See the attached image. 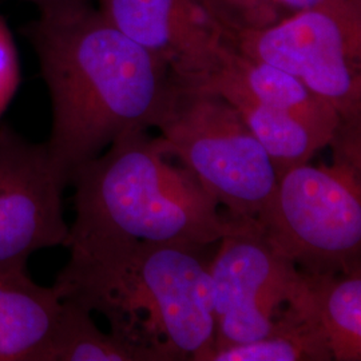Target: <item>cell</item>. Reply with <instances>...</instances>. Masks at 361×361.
<instances>
[{"instance_id": "7c38bea8", "label": "cell", "mask_w": 361, "mask_h": 361, "mask_svg": "<svg viewBox=\"0 0 361 361\" xmlns=\"http://www.w3.org/2000/svg\"><path fill=\"white\" fill-rule=\"evenodd\" d=\"M298 298L316 320L336 361L361 360V268L347 273L301 271Z\"/></svg>"}, {"instance_id": "30bf717a", "label": "cell", "mask_w": 361, "mask_h": 361, "mask_svg": "<svg viewBox=\"0 0 361 361\" xmlns=\"http://www.w3.org/2000/svg\"><path fill=\"white\" fill-rule=\"evenodd\" d=\"M188 82L241 91L258 104L296 116L328 141H331L340 121L335 107L296 77L250 59L224 42L207 74Z\"/></svg>"}, {"instance_id": "52a82bcc", "label": "cell", "mask_w": 361, "mask_h": 361, "mask_svg": "<svg viewBox=\"0 0 361 361\" xmlns=\"http://www.w3.org/2000/svg\"><path fill=\"white\" fill-rule=\"evenodd\" d=\"M219 243L209 264L216 322L213 348L268 335L301 283V271L269 244L256 221H247Z\"/></svg>"}, {"instance_id": "5bb4252c", "label": "cell", "mask_w": 361, "mask_h": 361, "mask_svg": "<svg viewBox=\"0 0 361 361\" xmlns=\"http://www.w3.org/2000/svg\"><path fill=\"white\" fill-rule=\"evenodd\" d=\"M201 86L216 91L238 111L247 129L269 155L277 177L288 169L310 164L320 149L329 145L326 138L296 116L258 104L241 91L226 86Z\"/></svg>"}, {"instance_id": "5b68a950", "label": "cell", "mask_w": 361, "mask_h": 361, "mask_svg": "<svg viewBox=\"0 0 361 361\" xmlns=\"http://www.w3.org/2000/svg\"><path fill=\"white\" fill-rule=\"evenodd\" d=\"M258 228L277 252L305 273L361 268V176L335 164L279 174Z\"/></svg>"}, {"instance_id": "9c48e42d", "label": "cell", "mask_w": 361, "mask_h": 361, "mask_svg": "<svg viewBox=\"0 0 361 361\" xmlns=\"http://www.w3.org/2000/svg\"><path fill=\"white\" fill-rule=\"evenodd\" d=\"M104 18L128 38L168 63L183 80L207 74L222 31L205 0H94Z\"/></svg>"}, {"instance_id": "2e32d148", "label": "cell", "mask_w": 361, "mask_h": 361, "mask_svg": "<svg viewBox=\"0 0 361 361\" xmlns=\"http://www.w3.org/2000/svg\"><path fill=\"white\" fill-rule=\"evenodd\" d=\"M326 0H205L221 28L255 30L277 25Z\"/></svg>"}, {"instance_id": "8992f818", "label": "cell", "mask_w": 361, "mask_h": 361, "mask_svg": "<svg viewBox=\"0 0 361 361\" xmlns=\"http://www.w3.org/2000/svg\"><path fill=\"white\" fill-rule=\"evenodd\" d=\"M243 55L301 80L341 119L361 118V0H326L265 28H221Z\"/></svg>"}, {"instance_id": "ba28073f", "label": "cell", "mask_w": 361, "mask_h": 361, "mask_svg": "<svg viewBox=\"0 0 361 361\" xmlns=\"http://www.w3.org/2000/svg\"><path fill=\"white\" fill-rule=\"evenodd\" d=\"M66 186L46 142H30L0 126V273L27 271L32 253L66 246Z\"/></svg>"}, {"instance_id": "9a60e30c", "label": "cell", "mask_w": 361, "mask_h": 361, "mask_svg": "<svg viewBox=\"0 0 361 361\" xmlns=\"http://www.w3.org/2000/svg\"><path fill=\"white\" fill-rule=\"evenodd\" d=\"M65 302V314L46 361H158L149 349L114 332L104 334L89 310Z\"/></svg>"}, {"instance_id": "7a4b0ae2", "label": "cell", "mask_w": 361, "mask_h": 361, "mask_svg": "<svg viewBox=\"0 0 361 361\" xmlns=\"http://www.w3.org/2000/svg\"><path fill=\"white\" fill-rule=\"evenodd\" d=\"M207 246L161 241H87L52 289L62 301L99 312L110 331L158 361H197L216 344Z\"/></svg>"}, {"instance_id": "4fadbf2b", "label": "cell", "mask_w": 361, "mask_h": 361, "mask_svg": "<svg viewBox=\"0 0 361 361\" xmlns=\"http://www.w3.org/2000/svg\"><path fill=\"white\" fill-rule=\"evenodd\" d=\"M323 331L298 296L277 317L268 335L244 344L212 348L197 361H332Z\"/></svg>"}, {"instance_id": "3957f363", "label": "cell", "mask_w": 361, "mask_h": 361, "mask_svg": "<svg viewBox=\"0 0 361 361\" xmlns=\"http://www.w3.org/2000/svg\"><path fill=\"white\" fill-rule=\"evenodd\" d=\"M168 145L131 131L73 174L75 219L65 247L87 241H161L207 246L247 221L219 212L216 198Z\"/></svg>"}, {"instance_id": "ac0fdd59", "label": "cell", "mask_w": 361, "mask_h": 361, "mask_svg": "<svg viewBox=\"0 0 361 361\" xmlns=\"http://www.w3.org/2000/svg\"><path fill=\"white\" fill-rule=\"evenodd\" d=\"M19 82L20 67L13 34L0 16V116L11 104Z\"/></svg>"}, {"instance_id": "6da1fadb", "label": "cell", "mask_w": 361, "mask_h": 361, "mask_svg": "<svg viewBox=\"0 0 361 361\" xmlns=\"http://www.w3.org/2000/svg\"><path fill=\"white\" fill-rule=\"evenodd\" d=\"M27 35L51 99L47 150L66 185L119 137L155 128L171 70L113 26L94 1L39 8Z\"/></svg>"}, {"instance_id": "277c9868", "label": "cell", "mask_w": 361, "mask_h": 361, "mask_svg": "<svg viewBox=\"0 0 361 361\" xmlns=\"http://www.w3.org/2000/svg\"><path fill=\"white\" fill-rule=\"evenodd\" d=\"M155 128L170 154L231 219L257 221L274 193L277 173L232 104L216 91L171 74Z\"/></svg>"}, {"instance_id": "d6986e66", "label": "cell", "mask_w": 361, "mask_h": 361, "mask_svg": "<svg viewBox=\"0 0 361 361\" xmlns=\"http://www.w3.org/2000/svg\"><path fill=\"white\" fill-rule=\"evenodd\" d=\"M31 3H34L38 8H44V7H50L55 4H61V3H68V1H82V0H28ZM87 1H94V0H87Z\"/></svg>"}, {"instance_id": "e0dca14e", "label": "cell", "mask_w": 361, "mask_h": 361, "mask_svg": "<svg viewBox=\"0 0 361 361\" xmlns=\"http://www.w3.org/2000/svg\"><path fill=\"white\" fill-rule=\"evenodd\" d=\"M334 164L361 176V118L341 119L329 141Z\"/></svg>"}, {"instance_id": "8fae6325", "label": "cell", "mask_w": 361, "mask_h": 361, "mask_svg": "<svg viewBox=\"0 0 361 361\" xmlns=\"http://www.w3.org/2000/svg\"><path fill=\"white\" fill-rule=\"evenodd\" d=\"M65 308L27 271L0 273V361H46Z\"/></svg>"}]
</instances>
